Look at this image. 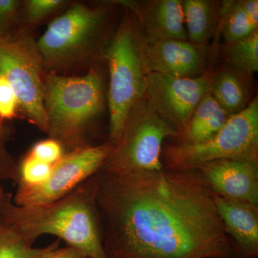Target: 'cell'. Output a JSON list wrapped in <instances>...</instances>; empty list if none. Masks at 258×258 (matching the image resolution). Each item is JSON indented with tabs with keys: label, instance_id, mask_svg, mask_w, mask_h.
<instances>
[{
	"label": "cell",
	"instance_id": "1",
	"mask_svg": "<svg viewBox=\"0 0 258 258\" xmlns=\"http://www.w3.org/2000/svg\"><path fill=\"white\" fill-rule=\"evenodd\" d=\"M96 203L108 258H225L232 242L199 172L100 169Z\"/></svg>",
	"mask_w": 258,
	"mask_h": 258
},
{
	"label": "cell",
	"instance_id": "2",
	"mask_svg": "<svg viewBox=\"0 0 258 258\" xmlns=\"http://www.w3.org/2000/svg\"><path fill=\"white\" fill-rule=\"evenodd\" d=\"M0 217L33 244L40 236L52 235L88 258H108L103 247L96 203L94 175L64 198L47 205L20 206L5 193Z\"/></svg>",
	"mask_w": 258,
	"mask_h": 258
},
{
	"label": "cell",
	"instance_id": "3",
	"mask_svg": "<svg viewBox=\"0 0 258 258\" xmlns=\"http://www.w3.org/2000/svg\"><path fill=\"white\" fill-rule=\"evenodd\" d=\"M145 43L135 17L125 9L118 28L101 51L110 74L109 136L107 142L114 147L119 142L131 108L144 94L149 74Z\"/></svg>",
	"mask_w": 258,
	"mask_h": 258
},
{
	"label": "cell",
	"instance_id": "4",
	"mask_svg": "<svg viewBox=\"0 0 258 258\" xmlns=\"http://www.w3.org/2000/svg\"><path fill=\"white\" fill-rule=\"evenodd\" d=\"M44 106L50 139L69 152L85 146V129L104 106L101 71L91 69L81 76L46 73Z\"/></svg>",
	"mask_w": 258,
	"mask_h": 258
},
{
	"label": "cell",
	"instance_id": "5",
	"mask_svg": "<svg viewBox=\"0 0 258 258\" xmlns=\"http://www.w3.org/2000/svg\"><path fill=\"white\" fill-rule=\"evenodd\" d=\"M164 168L191 170L206 163L224 159L258 161V100L254 97L243 111L232 115L208 140L197 144H164Z\"/></svg>",
	"mask_w": 258,
	"mask_h": 258
},
{
	"label": "cell",
	"instance_id": "6",
	"mask_svg": "<svg viewBox=\"0 0 258 258\" xmlns=\"http://www.w3.org/2000/svg\"><path fill=\"white\" fill-rule=\"evenodd\" d=\"M109 7L75 4L56 18L37 41L45 71L69 69L94 52L108 18Z\"/></svg>",
	"mask_w": 258,
	"mask_h": 258
},
{
	"label": "cell",
	"instance_id": "7",
	"mask_svg": "<svg viewBox=\"0 0 258 258\" xmlns=\"http://www.w3.org/2000/svg\"><path fill=\"white\" fill-rule=\"evenodd\" d=\"M46 73L37 41L23 28L0 35V76L10 83L18 98V108L29 121L48 132L45 106Z\"/></svg>",
	"mask_w": 258,
	"mask_h": 258
},
{
	"label": "cell",
	"instance_id": "8",
	"mask_svg": "<svg viewBox=\"0 0 258 258\" xmlns=\"http://www.w3.org/2000/svg\"><path fill=\"white\" fill-rule=\"evenodd\" d=\"M170 137L177 138V132L161 119L143 94L131 108L119 142L101 169L111 172L161 170L163 145Z\"/></svg>",
	"mask_w": 258,
	"mask_h": 258
},
{
	"label": "cell",
	"instance_id": "9",
	"mask_svg": "<svg viewBox=\"0 0 258 258\" xmlns=\"http://www.w3.org/2000/svg\"><path fill=\"white\" fill-rule=\"evenodd\" d=\"M113 148L106 141L96 147L85 145L64 154L54 164L43 184L18 186L14 203L20 206L47 205L64 198L101 169Z\"/></svg>",
	"mask_w": 258,
	"mask_h": 258
},
{
	"label": "cell",
	"instance_id": "10",
	"mask_svg": "<svg viewBox=\"0 0 258 258\" xmlns=\"http://www.w3.org/2000/svg\"><path fill=\"white\" fill-rule=\"evenodd\" d=\"M210 92V77L205 73L186 79L149 73L144 96L161 119L177 132L179 139L199 103Z\"/></svg>",
	"mask_w": 258,
	"mask_h": 258
},
{
	"label": "cell",
	"instance_id": "11",
	"mask_svg": "<svg viewBox=\"0 0 258 258\" xmlns=\"http://www.w3.org/2000/svg\"><path fill=\"white\" fill-rule=\"evenodd\" d=\"M195 170L215 195L258 208V161L220 159Z\"/></svg>",
	"mask_w": 258,
	"mask_h": 258
},
{
	"label": "cell",
	"instance_id": "12",
	"mask_svg": "<svg viewBox=\"0 0 258 258\" xmlns=\"http://www.w3.org/2000/svg\"><path fill=\"white\" fill-rule=\"evenodd\" d=\"M146 42V41H145ZM148 72L186 79L205 74L206 45L189 40H162L145 43Z\"/></svg>",
	"mask_w": 258,
	"mask_h": 258
},
{
	"label": "cell",
	"instance_id": "13",
	"mask_svg": "<svg viewBox=\"0 0 258 258\" xmlns=\"http://www.w3.org/2000/svg\"><path fill=\"white\" fill-rule=\"evenodd\" d=\"M135 17L144 40H188L185 28L182 1L145 0L115 1Z\"/></svg>",
	"mask_w": 258,
	"mask_h": 258
},
{
	"label": "cell",
	"instance_id": "14",
	"mask_svg": "<svg viewBox=\"0 0 258 258\" xmlns=\"http://www.w3.org/2000/svg\"><path fill=\"white\" fill-rule=\"evenodd\" d=\"M217 213L227 235L247 256L258 253V208L214 194Z\"/></svg>",
	"mask_w": 258,
	"mask_h": 258
},
{
	"label": "cell",
	"instance_id": "15",
	"mask_svg": "<svg viewBox=\"0 0 258 258\" xmlns=\"http://www.w3.org/2000/svg\"><path fill=\"white\" fill-rule=\"evenodd\" d=\"M250 74L223 63L210 77V93L229 116L243 111L252 97Z\"/></svg>",
	"mask_w": 258,
	"mask_h": 258
},
{
	"label": "cell",
	"instance_id": "16",
	"mask_svg": "<svg viewBox=\"0 0 258 258\" xmlns=\"http://www.w3.org/2000/svg\"><path fill=\"white\" fill-rule=\"evenodd\" d=\"M230 118L211 93L199 103L179 142L197 144L208 140L223 127Z\"/></svg>",
	"mask_w": 258,
	"mask_h": 258
},
{
	"label": "cell",
	"instance_id": "17",
	"mask_svg": "<svg viewBox=\"0 0 258 258\" xmlns=\"http://www.w3.org/2000/svg\"><path fill=\"white\" fill-rule=\"evenodd\" d=\"M220 5L210 0L182 1L185 28L190 42L206 45L218 26Z\"/></svg>",
	"mask_w": 258,
	"mask_h": 258
},
{
	"label": "cell",
	"instance_id": "18",
	"mask_svg": "<svg viewBox=\"0 0 258 258\" xmlns=\"http://www.w3.org/2000/svg\"><path fill=\"white\" fill-rule=\"evenodd\" d=\"M219 15L220 31L227 43L240 40L258 30V25L244 10L242 0L222 2Z\"/></svg>",
	"mask_w": 258,
	"mask_h": 258
},
{
	"label": "cell",
	"instance_id": "19",
	"mask_svg": "<svg viewBox=\"0 0 258 258\" xmlns=\"http://www.w3.org/2000/svg\"><path fill=\"white\" fill-rule=\"evenodd\" d=\"M225 64L252 75L258 71V30L249 36L221 47Z\"/></svg>",
	"mask_w": 258,
	"mask_h": 258
},
{
	"label": "cell",
	"instance_id": "20",
	"mask_svg": "<svg viewBox=\"0 0 258 258\" xmlns=\"http://www.w3.org/2000/svg\"><path fill=\"white\" fill-rule=\"evenodd\" d=\"M47 249L34 247L0 217V258H38Z\"/></svg>",
	"mask_w": 258,
	"mask_h": 258
},
{
	"label": "cell",
	"instance_id": "21",
	"mask_svg": "<svg viewBox=\"0 0 258 258\" xmlns=\"http://www.w3.org/2000/svg\"><path fill=\"white\" fill-rule=\"evenodd\" d=\"M53 166L28 154L19 165L18 186H38L47 181Z\"/></svg>",
	"mask_w": 258,
	"mask_h": 258
},
{
	"label": "cell",
	"instance_id": "22",
	"mask_svg": "<svg viewBox=\"0 0 258 258\" xmlns=\"http://www.w3.org/2000/svg\"><path fill=\"white\" fill-rule=\"evenodd\" d=\"M66 4L62 0H29L22 5L23 21L37 23L50 16Z\"/></svg>",
	"mask_w": 258,
	"mask_h": 258
},
{
	"label": "cell",
	"instance_id": "23",
	"mask_svg": "<svg viewBox=\"0 0 258 258\" xmlns=\"http://www.w3.org/2000/svg\"><path fill=\"white\" fill-rule=\"evenodd\" d=\"M22 5V2L18 0H0V35L18 28Z\"/></svg>",
	"mask_w": 258,
	"mask_h": 258
},
{
	"label": "cell",
	"instance_id": "24",
	"mask_svg": "<svg viewBox=\"0 0 258 258\" xmlns=\"http://www.w3.org/2000/svg\"><path fill=\"white\" fill-rule=\"evenodd\" d=\"M29 154L42 162L53 166L63 157V148L57 141L49 139L35 144Z\"/></svg>",
	"mask_w": 258,
	"mask_h": 258
},
{
	"label": "cell",
	"instance_id": "25",
	"mask_svg": "<svg viewBox=\"0 0 258 258\" xmlns=\"http://www.w3.org/2000/svg\"><path fill=\"white\" fill-rule=\"evenodd\" d=\"M18 109V98L13 88L6 79L0 76V123L13 119Z\"/></svg>",
	"mask_w": 258,
	"mask_h": 258
},
{
	"label": "cell",
	"instance_id": "26",
	"mask_svg": "<svg viewBox=\"0 0 258 258\" xmlns=\"http://www.w3.org/2000/svg\"><path fill=\"white\" fill-rule=\"evenodd\" d=\"M19 179V164L7 150L3 139V124L0 123V181H14Z\"/></svg>",
	"mask_w": 258,
	"mask_h": 258
},
{
	"label": "cell",
	"instance_id": "27",
	"mask_svg": "<svg viewBox=\"0 0 258 258\" xmlns=\"http://www.w3.org/2000/svg\"><path fill=\"white\" fill-rule=\"evenodd\" d=\"M59 240L47 246V250L38 258H88L78 249L67 246L58 247Z\"/></svg>",
	"mask_w": 258,
	"mask_h": 258
},
{
	"label": "cell",
	"instance_id": "28",
	"mask_svg": "<svg viewBox=\"0 0 258 258\" xmlns=\"http://www.w3.org/2000/svg\"><path fill=\"white\" fill-rule=\"evenodd\" d=\"M5 191H4V189L2 188V186H0V203H2V201H3V198H4L5 195Z\"/></svg>",
	"mask_w": 258,
	"mask_h": 258
}]
</instances>
